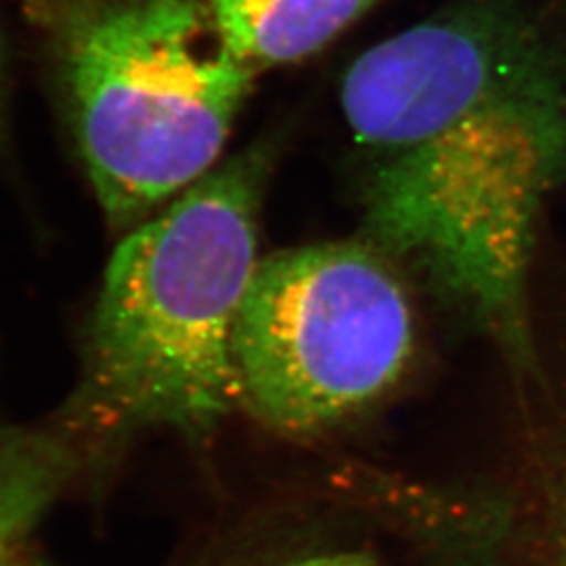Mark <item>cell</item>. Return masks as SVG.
<instances>
[{
  "mask_svg": "<svg viewBox=\"0 0 566 566\" xmlns=\"http://www.w3.org/2000/svg\"><path fill=\"white\" fill-rule=\"evenodd\" d=\"M340 105L369 243L523 348L535 223L566 175V84L544 36L506 4L468 2L367 49Z\"/></svg>",
  "mask_w": 566,
  "mask_h": 566,
  "instance_id": "6da1fadb",
  "label": "cell"
},
{
  "mask_svg": "<svg viewBox=\"0 0 566 566\" xmlns=\"http://www.w3.org/2000/svg\"><path fill=\"white\" fill-rule=\"evenodd\" d=\"M269 172L271 151L256 145L122 238L57 420L84 460L147 430L203 439L240 407L233 336L261 263Z\"/></svg>",
  "mask_w": 566,
  "mask_h": 566,
  "instance_id": "7a4b0ae2",
  "label": "cell"
},
{
  "mask_svg": "<svg viewBox=\"0 0 566 566\" xmlns=\"http://www.w3.org/2000/svg\"><path fill=\"white\" fill-rule=\"evenodd\" d=\"M44 23L86 175L128 231L219 164L256 72L210 0H44Z\"/></svg>",
  "mask_w": 566,
  "mask_h": 566,
  "instance_id": "3957f363",
  "label": "cell"
},
{
  "mask_svg": "<svg viewBox=\"0 0 566 566\" xmlns=\"http://www.w3.org/2000/svg\"><path fill=\"white\" fill-rule=\"evenodd\" d=\"M403 283L374 243L261 259L233 336L240 407L287 434L338 424L399 382L413 355Z\"/></svg>",
  "mask_w": 566,
  "mask_h": 566,
  "instance_id": "277c9868",
  "label": "cell"
},
{
  "mask_svg": "<svg viewBox=\"0 0 566 566\" xmlns=\"http://www.w3.org/2000/svg\"><path fill=\"white\" fill-rule=\"evenodd\" d=\"M82 462L81 449L60 426L0 420V566H46L39 528Z\"/></svg>",
  "mask_w": 566,
  "mask_h": 566,
  "instance_id": "5b68a950",
  "label": "cell"
},
{
  "mask_svg": "<svg viewBox=\"0 0 566 566\" xmlns=\"http://www.w3.org/2000/svg\"><path fill=\"white\" fill-rule=\"evenodd\" d=\"M380 0H210L224 39L256 74L311 57Z\"/></svg>",
  "mask_w": 566,
  "mask_h": 566,
  "instance_id": "8992f818",
  "label": "cell"
},
{
  "mask_svg": "<svg viewBox=\"0 0 566 566\" xmlns=\"http://www.w3.org/2000/svg\"><path fill=\"white\" fill-rule=\"evenodd\" d=\"M537 566H566V483L560 500V512H558V523L552 537V546L547 549L546 556Z\"/></svg>",
  "mask_w": 566,
  "mask_h": 566,
  "instance_id": "52a82bcc",
  "label": "cell"
},
{
  "mask_svg": "<svg viewBox=\"0 0 566 566\" xmlns=\"http://www.w3.org/2000/svg\"><path fill=\"white\" fill-rule=\"evenodd\" d=\"M290 566H376L371 558L364 554H353V552H338V554H322V556H311L298 560Z\"/></svg>",
  "mask_w": 566,
  "mask_h": 566,
  "instance_id": "ba28073f",
  "label": "cell"
}]
</instances>
